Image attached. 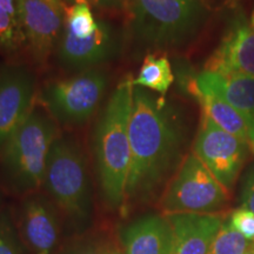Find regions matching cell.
<instances>
[{"label": "cell", "instance_id": "1", "mask_svg": "<svg viewBox=\"0 0 254 254\" xmlns=\"http://www.w3.org/2000/svg\"><path fill=\"white\" fill-rule=\"evenodd\" d=\"M190 131V119L182 104L133 87L125 206L146 204L167 185L187 155Z\"/></svg>", "mask_w": 254, "mask_h": 254}, {"label": "cell", "instance_id": "2", "mask_svg": "<svg viewBox=\"0 0 254 254\" xmlns=\"http://www.w3.org/2000/svg\"><path fill=\"white\" fill-rule=\"evenodd\" d=\"M133 79L127 75L117 85L93 133V158L101 198L111 211L125 207L126 189L131 167L129 117Z\"/></svg>", "mask_w": 254, "mask_h": 254}, {"label": "cell", "instance_id": "3", "mask_svg": "<svg viewBox=\"0 0 254 254\" xmlns=\"http://www.w3.org/2000/svg\"><path fill=\"white\" fill-rule=\"evenodd\" d=\"M127 11L134 45L154 52L185 49L209 18L206 0H131Z\"/></svg>", "mask_w": 254, "mask_h": 254}, {"label": "cell", "instance_id": "4", "mask_svg": "<svg viewBox=\"0 0 254 254\" xmlns=\"http://www.w3.org/2000/svg\"><path fill=\"white\" fill-rule=\"evenodd\" d=\"M43 186L71 236L90 230L94 217L93 187L85 152L71 135H58L52 144Z\"/></svg>", "mask_w": 254, "mask_h": 254}, {"label": "cell", "instance_id": "5", "mask_svg": "<svg viewBox=\"0 0 254 254\" xmlns=\"http://www.w3.org/2000/svg\"><path fill=\"white\" fill-rule=\"evenodd\" d=\"M57 136L52 117L33 109L0 154V184L7 192L18 196L38 192Z\"/></svg>", "mask_w": 254, "mask_h": 254}, {"label": "cell", "instance_id": "6", "mask_svg": "<svg viewBox=\"0 0 254 254\" xmlns=\"http://www.w3.org/2000/svg\"><path fill=\"white\" fill-rule=\"evenodd\" d=\"M228 190L190 152L164 189L159 205L165 215L219 214L228 205Z\"/></svg>", "mask_w": 254, "mask_h": 254}, {"label": "cell", "instance_id": "7", "mask_svg": "<svg viewBox=\"0 0 254 254\" xmlns=\"http://www.w3.org/2000/svg\"><path fill=\"white\" fill-rule=\"evenodd\" d=\"M109 78L99 68L75 73L72 77L47 84L39 100L55 122L79 126L93 116L106 92Z\"/></svg>", "mask_w": 254, "mask_h": 254}, {"label": "cell", "instance_id": "8", "mask_svg": "<svg viewBox=\"0 0 254 254\" xmlns=\"http://www.w3.org/2000/svg\"><path fill=\"white\" fill-rule=\"evenodd\" d=\"M192 152L230 192L249 159L250 144L222 129L201 112Z\"/></svg>", "mask_w": 254, "mask_h": 254}, {"label": "cell", "instance_id": "9", "mask_svg": "<svg viewBox=\"0 0 254 254\" xmlns=\"http://www.w3.org/2000/svg\"><path fill=\"white\" fill-rule=\"evenodd\" d=\"M36 78L19 63L0 65V154L33 111Z\"/></svg>", "mask_w": 254, "mask_h": 254}, {"label": "cell", "instance_id": "10", "mask_svg": "<svg viewBox=\"0 0 254 254\" xmlns=\"http://www.w3.org/2000/svg\"><path fill=\"white\" fill-rule=\"evenodd\" d=\"M120 36L112 25L99 20L97 31L87 38H77L63 31L56 49L60 67L72 72L98 68L118 56Z\"/></svg>", "mask_w": 254, "mask_h": 254}, {"label": "cell", "instance_id": "11", "mask_svg": "<svg viewBox=\"0 0 254 254\" xmlns=\"http://www.w3.org/2000/svg\"><path fill=\"white\" fill-rule=\"evenodd\" d=\"M60 217L47 195L36 192L24 196L15 222L30 254H56L60 246Z\"/></svg>", "mask_w": 254, "mask_h": 254}, {"label": "cell", "instance_id": "12", "mask_svg": "<svg viewBox=\"0 0 254 254\" xmlns=\"http://www.w3.org/2000/svg\"><path fill=\"white\" fill-rule=\"evenodd\" d=\"M205 71L254 78V27L243 11L232 13L219 46L205 64Z\"/></svg>", "mask_w": 254, "mask_h": 254}, {"label": "cell", "instance_id": "13", "mask_svg": "<svg viewBox=\"0 0 254 254\" xmlns=\"http://www.w3.org/2000/svg\"><path fill=\"white\" fill-rule=\"evenodd\" d=\"M18 1L26 45L33 62L44 67L63 34L65 13L44 0Z\"/></svg>", "mask_w": 254, "mask_h": 254}, {"label": "cell", "instance_id": "14", "mask_svg": "<svg viewBox=\"0 0 254 254\" xmlns=\"http://www.w3.org/2000/svg\"><path fill=\"white\" fill-rule=\"evenodd\" d=\"M124 254H172L173 231L166 215L145 214L119 232Z\"/></svg>", "mask_w": 254, "mask_h": 254}, {"label": "cell", "instance_id": "15", "mask_svg": "<svg viewBox=\"0 0 254 254\" xmlns=\"http://www.w3.org/2000/svg\"><path fill=\"white\" fill-rule=\"evenodd\" d=\"M173 231L172 254H208L224 218L220 214L166 215Z\"/></svg>", "mask_w": 254, "mask_h": 254}, {"label": "cell", "instance_id": "16", "mask_svg": "<svg viewBox=\"0 0 254 254\" xmlns=\"http://www.w3.org/2000/svg\"><path fill=\"white\" fill-rule=\"evenodd\" d=\"M196 84L201 93L215 95L245 117L254 116L253 77L202 71L196 77Z\"/></svg>", "mask_w": 254, "mask_h": 254}, {"label": "cell", "instance_id": "17", "mask_svg": "<svg viewBox=\"0 0 254 254\" xmlns=\"http://www.w3.org/2000/svg\"><path fill=\"white\" fill-rule=\"evenodd\" d=\"M196 103L201 107V112L207 114L222 129L249 142L246 118L243 113L215 95L204 94L201 92L196 99Z\"/></svg>", "mask_w": 254, "mask_h": 254}, {"label": "cell", "instance_id": "18", "mask_svg": "<svg viewBox=\"0 0 254 254\" xmlns=\"http://www.w3.org/2000/svg\"><path fill=\"white\" fill-rule=\"evenodd\" d=\"M134 86L150 90L160 95H166L174 84V73L166 56L148 53L139 69L138 78L133 80Z\"/></svg>", "mask_w": 254, "mask_h": 254}, {"label": "cell", "instance_id": "19", "mask_svg": "<svg viewBox=\"0 0 254 254\" xmlns=\"http://www.w3.org/2000/svg\"><path fill=\"white\" fill-rule=\"evenodd\" d=\"M26 45L18 0H0V53L15 55Z\"/></svg>", "mask_w": 254, "mask_h": 254}, {"label": "cell", "instance_id": "20", "mask_svg": "<svg viewBox=\"0 0 254 254\" xmlns=\"http://www.w3.org/2000/svg\"><path fill=\"white\" fill-rule=\"evenodd\" d=\"M116 245L110 237L99 232H85L72 236L62 244L56 254H112Z\"/></svg>", "mask_w": 254, "mask_h": 254}, {"label": "cell", "instance_id": "21", "mask_svg": "<svg viewBox=\"0 0 254 254\" xmlns=\"http://www.w3.org/2000/svg\"><path fill=\"white\" fill-rule=\"evenodd\" d=\"M97 20L90 4L85 0H77L65 14L64 31L77 38H87L92 36L98 28Z\"/></svg>", "mask_w": 254, "mask_h": 254}, {"label": "cell", "instance_id": "22", "mask_svg": "<svg viewBox=\"0 0 254 254\" xmlns=\"http://www.w3.org/2000/svg\"><path fill=\"white\" fill-rule=\"evenodd\" d=\"M208 254H253V243L226 220L222 222Z\"/></svg>", "mask_w": 254, "mask_h": 254}, {"label": "cell", "instance_id": "23", "mask_svg": "<svg viewBox=\"0 0 254 254\" xmlns=\"http://www.w3.org/2000/svg\"><path fill=\"white\" fill-rule=\"evenodd\" d=\"M0 254H30L8 208L0 209Z\"/></svg>", "mask_w": 254, "mask_h": 254}, {"label": "cell", "instance_id": "24", "mask_svg": "<svg viewBox=\"0 0 254 254\" xmlns=\"http://www.w3.org/2000/svg\"><path fill=\"white\" fill-rule=\"evenodd\" d=\"M228 221L246 239L254 241V213L245 208H238L232 212Z\"/></svg>", "mask_w": 254, "mask_h": 254}, {"label": "cell", "instance_id": "25", "mask_svg": "<svg viewBox=\"0 0 254 254\" xmlns=\"http://www.w3.org/2000/svg\"><path fill=\"white\" fill-rule=\"evenodd\" d=\"M240 205L254 213V164L251 166L243 179L240 190Z\"/></svg>", "mask_w": 254, "mask_h": 254}, {"label": "cell", "instance_id": "26", "mask_svg": "<svg viewBox=\"0 0 254 254\" xmlns=\"http://www.w3.org/2000/svg\"><path fill=\"white\" fill-rule=\"evenodd\" d=\"M88 4L109 11H125L126 6L123 0H85Z\"/></svg>", "mask_w": 254, "mask_h": 254}, {"label": "cell", "instance_id": "27", "mask_svg": "<svg viewBox=\"0 0 254 254\" xmlns=\"http://www.w3.org/2000/svg\"><path fill=\"white\" fill-rule=\"evenodd\" d=\"M44 1L50 4L53 7L58 8L59 11H62L63 13L66 14V12L68 11V8L74 4L77 0H44Z\"/></svg>", "mask_w": 254, "mask_h": 254}, {"label": "cell", "instance_id": "28", "mask_svg": "<svg viewBox=\"0 0 254 254\" xmlns=\"http://www.w3.org/2000/svg\"><path fill=\"white\" fill-rule=\"evenodd\" d=\"M247 124V140H249L250 147L254 152V116L245 117Z\"/></svg>", "mask_w": 254, "mask_h": 254}, {"label": "cell", "instance_id": "29", "mask_svg": "<svg viewBox=\"0 0 254 254\" xmlns=\"http://www.w3.org/2000/svg\"><path fill=\"white\" fill-rule=\"evenodd\" d=\"M112 254H124V253H123V251L119 249V247H117V246H116V249H114V250H113V252H112Z\"/></svg>", "mask_w": 254, "mask_h": 254}, {"label": "cell", "instance_id": "30", "mask_svg": "<svg viewBox=\"0 0 254 254\" xmlns=\"http://www.w3.org/2000/svg\"><path fill=\"white\" fill-rule=\"evenodd\" d=\"M123 1H124V4H125V6H126V9H128L129 4H131V0H123Z\"/></svg>", "mask_w": 254, "mask_h": 254}, {"label": "cell", "instance_id": "31", "mask_svg": "<svg viewBox=\"0 0 254 254\" xmlns=\"http://www.w3.org/2000/svg\"><path fill=\"white\" fill-rule=\"evenodd\" d=\"M250 21H251V25H252V26L254 27V9H253V12H252V15H251Z\"/></svg>", "mask_w": 254, "mask_h": 254}, {"label": "cell", "instance_id": "32", "mask_svg": "<svg viewBox=\"0 0 254 254\" xmlns=\"http://www.w3.org/2000/svg\"><path fill=\"white\" fill-rule=\"evenodd\" d=\"M253 254H254V241H253Z\"/></svg>", "mask_w": 254, "mask_h": 254}, {"label": "cell", "instance_id": "33", "mask_svg": "<svg viewBox=\"0 0 254 254\" xmlns=\"http://www.w3.org/2000/svg\"><path fill=\"white\" fill-rule=\"evenodd\" d=\"M0 209H1V208H0Z\"/></svg>", "mask_w": 254, "mask_h": 254}]
</instances>
